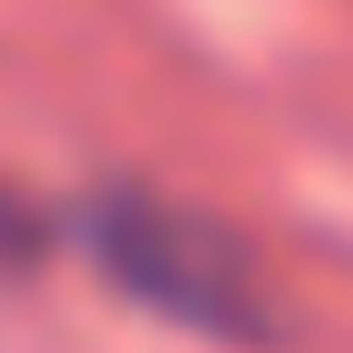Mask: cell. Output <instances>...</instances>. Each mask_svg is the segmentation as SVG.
<instances>
[{
    "label": "cell",
    "mask_w": 353,
    "mask_h": 353,
    "mask_svg": "<svg viewBox=\"0 0 353 353\" xmlns=\"http://www.w3.org/2000/svg\"><path fill=\"white\" fill-rule=\"evenodd\" d=\"M86 241H95V268L112 276L121 293H138V302L207 327V336H259V327H268V302H259V285H250V259L207 216H181V207L138 199V190H112V199L86 207Z\"/></svg>",
    "instance_id": "obj_1"
},
{
    "label": "cell",
    "mask_w": 353,
    "mask_h": 353,
    "mask_svg": "<svg viewBox=\"0 0 353 353\" xmlns=\"http://www.w3.org/2000/svg\"><path fill=\"white\" fill-rule=\"evenodd\" d=\"M34 250H43V224L0 190V268H34Z\"/></svg>",
    "instance_id": "obj_2"
}]
</instances>
